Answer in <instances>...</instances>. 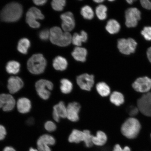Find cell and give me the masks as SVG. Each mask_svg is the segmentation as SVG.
<instances>
[{
	"label": "cell",
	"mask_w": 151,
	"mask_h": 151,
	"mask_svg": "<svg viewBox=\"0 0 151 151\" xmlns=\"http://www.w3.org/2000/svg\"><path fill=\"white\" fill-rule=\"evenodd\" d=\"M23 9L21 5L18 3L12 2L4 7L0 13V17L4 22H16L21 17Z\"/></svg>",
	"instance_id": "obj_1"
},
{
	"label": "cell",
	"mask_w": 151,
	"mask_h": 151,
	"mask_svg": "<svg viewBox=\"0 0 151 151\" xmlns=\"http://www.w3.org/2000/svg\"><path fill=\"white\" fill-rule=\"evenodd\" d=\"M50 33L51 42L58 46H67L72 42V37L70 33L63 32L59 27L55 26L51 28Z\"/></svg>",
	"instance_id": "obj_2"
},
{
	"label": "cell",
	"mask_w": 151,
	"mask_h": 151,
	"mask_svg": "<svg viewBox=\"0 0 151 151\" xmlns=\"http://www.w3.org/2000/svg\"><path fill=\"white\" fill-rule=\"evenodd\" d=\"M47 65V61L42 54L33 55L28 60V70L34 75H39L44 72Z\"/></svg>",
	"instance_id": "obj_3"
},
{
	"label": "cell",
	"mask_w": 151,
	"mask_h": 151,
	"mask_svg": "<svg viewBox=\"0 0 151 151\" xmlns=\"http://www.w3.org/2000/svg\"><path fill=\"white\" fill-rule=\"evenodd\" d=\"M141 129L140 123L137 119L130 118L122 124L121 132L124 136L129 139L136 137Z\"/></svg>",
	"instance_id": "obj_4"
},
{
	"label": "cell",
	"mask_w": 151,
	"mask_h": 151,
	"mask_svg": "<svg viewBox=\"0 0 151 151\" xmlns=\"http://www.w3.org/2000/svg\"><path fill=\"white\" fill-rule=\"evenodd\" d=\"M35 87L39 97L43 100L48 99L50 95V91L53 88L54 86L50 81L41 79L37 81Z\"/></svg>",
	"instance_id": "obj_5"
},
{
	"label": "cell",
	"mask_w": 151,
	"mask_h": 151,
	"mask_svg": "<svg viewBox=\"0 0 151 151\" xmlns=\"http://www.w3.org/2000/svg\"><path fill=\"white\" fill-rule=\"evenodd\" d=\"M137 45L134 40L132 38L120 39L118 42L119 50L122 54L127 55L135 52Z\"/></svg>",
	"instance_id": "obj_6"
},
{
	"label": "cell",
	"mask_w": 151,
	"mask_h": 151,
	"mask_svg": "<svg viewBox=\"0 0 151 151\" xmlns=\"http://www.w3.org/2000/svg\"><path fill=\"white\" fill-rule=\"evenodd\" d=\"M137 107L145 116H151V92L143 95L138 100Z\"/></svg>",
	"instance_id": "obj_7"
},
{
	"label": "cell",
	"mask_w": 151,
	"mask_h": 151,
	"mask_svg": "<svg viewBox=\"0 0 151 151\" xmlns=\"http://www.w3.org/2000/svg\"><path fill=\"white\" fill-rule=\"evenodd\" d=\"M141 12L136 8L128 9L125 12V24L128 27H135L141 19Z\"/></svg>",
	"instance_id": "obj_8"
},
{
	"label": "cell",
	"mask_w": 151,
	"mask_h": 151,
	"mask_svg": "<svg viewBox=\"0 0 151 151\" xmlns=\"http://www.w3.org/2000/svg\"><path fill=\"white\" fill-rule=\"evenodd\" d=\"M54 137L49 134H44L40 137L37 142L39 151H52L50 146L55 144Z\"/></svg>",
	"instance_id": "obj_9"
},
{
	"label": "cell",
	"mask_w": 151,
	"mask_h": 151,
	"mask_svg": "<svg viewBox=\"0 0 151 151\" xmlns=\"http://www.w3.org/2000/svg\"><path fill=\"white\" fill-rule=\"evenodd\" d=\"M77 84L81 89L90 91L94 84V76L87 73H84L77 77Z\"/></svg>",
	"instance_id": "obj_10"
},
{
	"label": "cell",
	"mask_w": 151,
	"mask_h": 151,
	"mask_svg": "<svg viewBox=\"0 0 151 151\" xmlns=\"http://www.w3.org/2000/svg\"><path fill=\"white\" fill-rule=\"evenodd\" d=\"M132 86L136 91L147 93L151 88V79L147 77H140L135 81Z\"/></svg>",
	"instance_id": "obj_11"
},
{
	"label": "cell",
	"mask_w": 151,
	"mask_h": 151,
	"mask_svg": "<svg viewBox=\"0 0 151 151\" xmlns=\"http://www.w3.org/2000/svg\"><path fill=\"white\" fill-rule=\"evenodd\" d=\"M16 105V101L10 94L3 93L0 94V109L5 112L13 110Z\"/></svg>",
	"instance_id": "obj_12"
},
{
	"label": "cell",
	"mask_w": 151,
	"mask_h": 151,
	"mask_svg": "<svg viewBox=\"0 0 151 151\" xmlns=\"http://www.w3.org/2000/svg\"><path fill=\"white\" fill-rule=\"evenodd\" d=\"M61 18L62 20V27L64 32H69L74 29L75 22L72 13L70 12L64 13L61 15Z\"/></svg>",
	"instance_id": "obj_13"
},
{
	"label": "cell",
	"mask_w": 151,
	"mask_h": 151,
	"mask_svg": "<svg viewBox=\"0 0 151 151\" xmlns=\"http://www.w3.org/2000/svg\"><path fill=\"white\" fill-rule=\"evenodd\" d=\"M81 108V105L78 103L73 102L69 103L67 107V118L72 122L78 121Z\"/></svg>",
	"instance_id": "obj_14"
},
{
	"label": "cell",
	"mask_w": 151,
	"mask_h": 151,
	"mask_svg": "<svg viewBox=\"0 0 151 151\" xmlns=\"http://www.w3.org/2000/svg\"><path fill=\"white\" fill-rule=\"evenodd\" d=\"M24 84L23 81L19 77L12 76L9 79L7 87L11 93L14 94L21 89Z\"/></svg>",
	"instance_id": "obj_15"
},
{
	"label": "cell",
	"mask_w": 151,
	"mask_h": 151,
	"mask_svg": "<svg viewBox=\"0 0 151 151\" xmlns=\"http://www.w3.org/2000/svg\"><path fill=\"white\" fill-rule=\"evenodd\" d=\"M53 118L57 122L60 121V118H65L67 116V107L63 101H60L53 107Z\"/></svg>",
	"instance_id": "obj_16"
},
{
	"label": "cell",
	"mask_w": 151,
	"mask_h": 151,
	"mask_svg": "<svg viewBox=\"0 0 151 151\" xmlns=\"http://www.w3.org/2000/svg\"><path fill=\"white\" fill-rule=\"evenodd\" d=\"M17 106L18 111L22 114H26L29 112L32 107L31 101L25 97L19 99L17 102Z\"/></svg>",
	"instance_id": "obj_17"
},
{
	"label": "cell",
	"mask_w": 151,
	"mask_h": 151,
	"mask_svg": "<svg viewBox=\"0 0 151 151\" xmlns=\"http://www.w3.org/2000/svg\"><path fill=\"white\" fill-rule=\"evenodd\" d=\"M72 55L75 60L78 61L84 62L86 60L87 51L86 48L80 47H75L72 52Z\"/></svg>",
	"instance_id": "obj_18"
},
{
	"label": "cell",
	"mask_w": 151,
	"mask_h": 151,
	"mask_svg": "<svg viewBox=\"0 0 151 151\" xmlns=\"http://www.w3.org/2000/svg\"><path fill=\"white\" fill-rule=\"evenodd\" d=\"M84 139V134L83 131L76 129H73L68 137L70 143L78 144L83 142Z\"/></svg>",
	"instance_id": "obj_19"
},
{
	"label": "cell",
	"mask_w": 151,
	"mask_h": 151,
	"mask_svg": "<svg viewBox=\"0 0 151 151\" xmlns=\"http://www.w3.org/2000/svg\"><path fill=\"white\" fill-rule=\"evenodd\" d=\"M107 137L106 134L101 131L97 132L96 136H93L92 141L94 145L97 147H102L106 144Z\"/></svg>",
	"instance_id": "obj_20"
},
{
	"label": "cell",
	"mask_w": 151,
	"mask_h": 151,
	"mask_svg": "<svg viewBox=\"0 0 151 151\" xmlns=\"http://www.w3.org/2000/svg\"><path fill=\"white\" fill-rule=\"evenodd\" d=\"M68 62L65 58L61 56H57L53 61V66L57 70L64 71L67 69Z\"/></svg>",
	"instance_id": "obj_21"
},
{
	"label": "cell",
	"mask_w": 151,
	"mask_h": 151,
	"mask_svg": "<svg viewBox=\"0 0 151 151\" xmlns=\"http://www.w3.org/2000/svg\"><path fill=\"white\" fill-rule=\"evenodd\" d=\"M88 39L87 34L84 31L81 32L80 34L75 33L72 38V42L77 47H80L83 42H86Z\"/></svg>",
	"instance_id": "obj_22"
},
{
	"label": "cell",
	"mask_w": 151,
	"mask_h": 151,
	"mask_svg": "<svg viewBox=\"0 0 151 151\" xmlns=\"http://www.w3.org/2000/svg\"><path fill=\"white\" fill-rule=\"evenodd\" d=\"M120 29V26L119 22L114 19H111L107 22L106 29L111 34L118 33Z\"/></svg>",
	"instance_id": "obj_23"
},
{
	"label": "cell",
	"mask_w": 151,
	"mask_h": 151,
	"mask_svg": "<svg viewBox=\"0 0 151 151\" xmlns=\"http://www.w3.org/2000/svg\"><path fill=\"white\" fill-rule=\"evenodd\" d=\"M20 65L19 62L11 61L7 63L6 69L7 73L11 74H16L20 70Z\"/></svg>",
	"instance_id": "obj_24"
},
{
	"label": "cell",
	"mask_w": 151,
	"mask_h": 151,
	"mask_svg": "<svg viewBox=\"0 0 151 151\" xmlns=\"http://www.w3.org/2000/svg\"><path fill=\"white\" fill-rule=\"evenodd\" d=\"M96 90L100 95L103 97H107L110 93L111 90L108 85L105 82L98 83L96 85Z\"/></svg>",
	"instance_id": "obj_25"
},
{
	"label": "cell",
	"mask_w": 151,
	"mask_h": 151,
	"mask_svg": "<svg viewBox=\"0 0 151 151\" xmlns=\"http://www.w3.org/2000/svg\"><path fill=\"white\" fill-rule=\"evenodd\" d=\"M31 46V43L28 39L24 38L19 41L17 49L18 51L24 54H27L28 49Z\"/></svg>",
	"instance_id": "obj_26"
},
{
	"label": "cell",
	"mask_w": 151,
	"mask_h": 151,
	"mask_svg": "<svg viewBox=\"0 0 151 151\" xmlns=\"http://www.w3.org/2000/svg\"><path fill=\"white\" fill-rule=\"evenodd\" d=\"M110 101L111 103L116 106H120L124 103V96L120 92L114 91L110 96Z\"/></svg>",
	"instance_id": "obj_27"
},
{
	"label": "cell",
	"mask_w": 151,
	"mask_h": 151,
	"mask_svg": "<svg viewBox=\"0 0 151 151\" xmlns=\"http://www.w3.org/2000/svg\"><path fill=\"white\" fill-rule=\"evenodd\" d=\"M60 82V90L62 93L65 94L70 93L73 88V85L71 81L67 79L63 78L62 79Z\"/></svg>",
	"instance_id": "obj_28"
},
{
	"label": "cell",
	"mask_w": 151,
	"mask_h": 151,
	"mask_svg": "<svg viewBox=\"0 0 151 151\" xmlns=\"http://www.w3.org/2000/svg\"><path fill=\"white\" fill-rule=\"evenodd\" d=\"M26 22L31 27L37 28L40 27V24L37 21V19L28 11L26 14Z\"/></svg>",
	"instance_id": "obj_29"
},
{
	"label": "cell",
	"mask_w": 151,
	"mask_h": 151,
	"mask_svg": "<svg viewBox=\"0 0 151 151\" xmlns=\"http://www.w3.org/2000/svg\"><path fill=\"white\" fill-rule=\"evenodd\" d=\"M81 14L84 18L88 20L92 19L94 16L92 9L88 5L85 6L81 9Z\"/></svg>",
	"instance_id": "obj_30"
},
{
	"label": "cell",
	"mask_w": 151,
	"mask_h": 151,
	"mask_svg": "<svg viewBox=\"0 0 151 151\" xmlns=\"http://www.w3.org/2000/svg\"><path fill=\"white\" fill-rule=\"evenodd\" d=\"M107 8L105 6L100 5L96 7V14L100 20H104L107 18Z\"/></svg>",
	"instance_id": "obj_31"
},
{
	"label": "cell",
	"mask_w": 151,
	"mask_h": 151,
	"mask_svg": "<svg viewBox=\"0 0 151 151\" xmlns=\"http://www.w3.org/2000/svg\"><path fill=\"white\" fill-rule=\"evenodd\" d=\"M84 134V146L86 148H91L94 146L92 141L93 135H92L91 132L88 130L83 131Z\"/></svg>",
	"instance_id": "obj_32"
},
{
	"label": "cell",
	"mask_w": 151,
	"mask_h": 151,
	"mask_svg": "<svg viewBox=\"0 0 151 151\" xmlns=\"http://www.w3.org/2000/svg\"><path fill=\"white\" fill-rule=\"evenodd\" d=\"M66 1L65 0H54L51 3L53 9L58 11L63 10Z\"/></svg>",
	"instance_id": "obj_33"
},
{
	"label": "cell",
	"mask_w": 151,
	"mask_h": 151,
	"mask_svg": "<svg viewBox=\"0 0 151 151\" xmlns=\"http://www.w3.org/2000/svg\"><path fill=\"white\" fill-rule=\"evenodd\" d=\"M28 12L38 19L43 20L44 19V15L40 9L35 7H32L28 10Z\"/></svg>",
	"instance_id": "obj_34"
},
{
	"label": "cell",
	"mask_w": 151,
	"mask_h": 151,
	"mask_svg": "<svg viewBox=\"0 0 151 151\" xmlns=\"http://www.w3.org/2000/svg\"><path fill=\"white\" fill-rule=\"evenodd\" d=\"M145 39L147 40H151V27H146L141 32Z\"/></svg>",
	"instance_id": "obj_35"
},
{
	"label": "cell",
	"mask_w": 151,
	"mask_h": 151,
	"mask_svg": "<svg viewBox=\"0 0 151 151\" xmlns=\"http://www.w3.org/2000/svg\"><path fill=\"white\" fill-rule=\"evenodd\" d=\"M45 129L49 132H53L56 129V126L53 122L48 121L45 123L44 126Z\"/></svg>",
	"instance_id": "obj_36"
},
{
	"label": "cell",
	"mask_w": 151,
	"mask_h": 151,
	"mask_svg": "<svg viewBox=\"0 0 151 151\" xmlns=\"http://www.w3.org/2000/svg\"><path fill=\"white\" fill-rule=\"evenodd\" d=\"M50 31L47 29H45L40 32L39 37L40 39L42 41H46L50 38Z\"/></svg>",
	"instance_id": "obj_37"
},
{
	"label": "cell",
	"mask_w": 151,
	"mask_h": 151,
	"mask_svg": "<svg viewBox=\"0 0 151 151\" xmlns=\"http://www.w3.org/2000/svg\"><path fill=\"white\" fill-rule=\"evenodd\" d=\"M112 151H131V150L128 146H125L122 148L120 145L117 144L113 147Z\"/></svg>",
	"instance_id": "obj_38"
},
{
	"label": "cell",
	"mask_w": 151,
	"mask_h": 151,
	"mask_svg": "<svg viewBox=\"0 0 151 151\" xmlns=\"http://www.w3.org/2000/svg\"><path fill=\"white\" fill-rule=\"evenodd\" d=\"M141 5L144 8L148 9H151V2L148 0H141L140 1Z\"/></svg>",
	"instance_id": "obj_39"
},
{
	"label": "cell",
	"mask_w": 151,
	"mask_h": 151,
	"mask_svg": "<svg viewBox=\"0 0 151 151\" xmlns=\"http://www.w3.org/2000/svg\"><path fill=\"white\" fill-rule=\"evenodd\" d=\"M6 131L5 127L0 124V140H3L6 135Z\"/></svg>",
	"instance_id": "obj_40"
},
{
	"label": "cell",
	"mask_w": 151,
	"mask_h": 151,
	"mask_svg": "<svg viewBox=\"0 0 151 151\" xmlns=\"http://www.w3.org/2000/svg\"><path fill=\"white\" fill-rule=\"evenodd\" d=\"M139 109L137 107H132L129 111V114L131 116H134L137 114Z\"/></svg>",
	"instance_id": "obj_41"
},
{
	"label": "cell",
	"mask_w": 151,
	"mask_h": 151,
	"mask_svg": "<svg viewBox=\"0 0 151 151\" xmlns=\"http://www.w3.org/2000/svg\"><path fill=\"white\" fill-rule=\"evenodd\" d=\"M46 0H42V1H37L35 0L33 1V2L35 5L38 6H42L44 5L47 3Z\"/></svg>",
	"instance_id": "obj_42"
},
{
	"label": "cell",
	"mask_w": 151,
	"mask_h": 151,
	"mask_svg": "<svg viewBox=\"0 0 151 151\" xmlns=\"http://www.w3.org/2000/svg\"><path fill=\"white\" fill-rule=\"evenodd\" d=\"M34 121H35V120H34V118H30L27 120L26 123H27L28 125H32L34 124Z\"/></svg>",
	"instance_id": "obj_43"
},
{
	"label": "cell",
	"mask_w": 151,
	"mask_h": 151,
	"mask_svg": "<svg viewBox=\"0 0 151 151\" xmlns=\"http://www.w3.org/2000/svg\"><path fill=\"white\" fill-rule=\"evenodd\" d=\"M147 56L149 61L151 63V47L149 48L147 51Z\"/></svg>",
	"instance_id": "obj_44"
},
{
	"label": "cell",
	"mask_w": 151,
	"mask_h": 151,
	"mask_svg": "<svg viewBox=\"0 0 151 151\" xmlns=\"http://www.w3.org/2000/svg\"><path fill=\"white\" fill-rule=\"evenodd\" d=\"M3 151H16L12 147H6L4 149Z\"/></svg>",
	"instance_id": "obj_45"
},
{
	"label": "cell",
	"mask_w": 151,
	"mask_h": 151,
	"mask_svg": "<svg viewBox=\"0 0 151 151\" xmlns=\"http://www.w3.org/2000/svg\"><path fill=\"white\" fill-rule=\"evenodd\" d=\"M104 1L103 0H96V1H94L97 3H101Z\"/></svg>",
	"instance_id": "obj_46"
},
{
	"label": "cell",
	"mask_w": 151,
	"mask_h": 151,
	"mask_svg": "<svg viewBox=\"0 0 151 151\" xmlns=\"http://www.w3.org/2000/svg\"><path fill=\"white\" fill-rule=\"evenodd\" d=\"M29 151H39L36 150V149H34L32 148H30Z\"/></svg>",
	"instance_id": "obj_47"
},
{
	"label": "cell",
	"mask_w": 151,
	"mask_h": 151,
	"mask_svg": "<svg viewBox=\"0 0 151 151\" xmlns=\"http://www.w3.org/2000/svg\"><path fill=\"white\" fill-rule=\"evenodd\" d=\"M127 3L129 4H132L133 3V0H127Z\"/></svg>",
	"instance_id": "obj_48"
}]
</instances>
